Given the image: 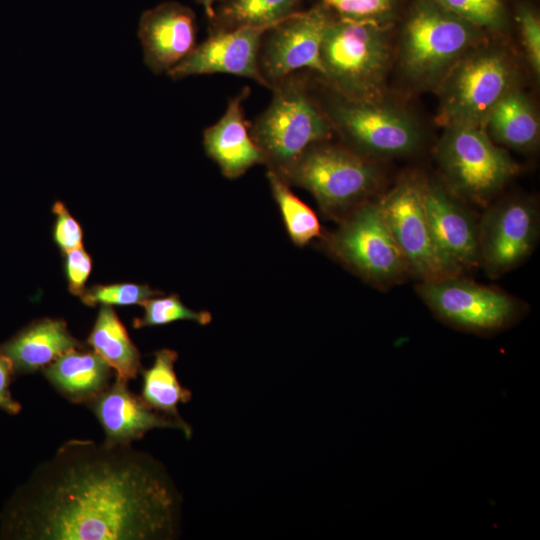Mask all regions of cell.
I'll list each match as a JSON object with an SVG mask.
<instances>
[{"mask_svg": "<svg viewBox=\"0 0 540 540\" xmlns=\"http://www.w3.org/2000/svg\"><path fill=\"white\" fill-rule=\"evenodd\" d=\"M334 17L319 3L307 11L293 13L265 33L259 67L270 88L301 69L323 76L321 47Z\"/></svg>", "mask_w": 540, "mask_h": 540, "instance_id": "8fae6325", "label": "cell"}, {"mask_svg": "<svg viewBox=\"0 0 540 540\" xmlns=\"http://www.w3.org/2000/svg\"><path fill=\"white\" fill-rule=\"evenodd\" d=\"M388 26L335 16L321 47L322 78L341 96L380 99L390 61Z\"/></svg>", "mask_w": 540, "mask_h": 540, "instance_id": "7a4b0ae2", "label": "cell"}, {"mask_svg": "<svg viewBox=\"0 0 540 540\" xmlns=\"http://www.w3.org/2000/svg\"><path fill=\"white\" fill-rule=\"evenodd\" d=\"M275 25L215 29L167 75L182 79L193 75L225 73L250 78L270 88L260 71L259 52L265 33Z\"/></svg>", "mask_w": 540, "mask_h": 540, "instance_id": "5bb4252c", "label": "cell"}, {"mask_svg": "<svg viewBox=\"0 0 540 540\" xmlns=\"http://www.w3.org/2000/svg\"><path fill=\"white\" fill-rule=\"evenodd\" d=\"M13 372L11 360L0 352V409L9 414H17L21 410V405L13 399L9 390Z\"/></svg>", "mask_w": 540, "mask_h": 540, "instance_id": "d6a6232c", "label": "cell"}, {"mask_svg": "<svg viewBox=\"0 0 540 540\" xmlns=\"http://www.w3.org/2000/svg\"><path fill=\"white\" fill-rule=\"evenodd\" d=\"M181 501L151 455L72 439L14 496L3 533L23 540H171L179 535Z\"/></svg>", "mask_w": 540, "mask_h": 540, "instance_id": "6da1fadb", "label": "cell"}, {"mask_svg": "<svg viewBox=\"0 0 540 540\" xmlns=\"http://www.w3.org/2000/svg\"><path fill=\"white\" fill-rule=\"evenodd\" d=\"M140 305L144 308V314L134 319L133 327L136 329L161 326L181 320L193 321L200 325H207L212 321L210 312L188 308L176 294L166 297L155 296L143 301Z\"/></svg>", "mask_w": 540, "mask_h": 540, "instance_id": "484cf974", "label": "cell"}, {"mask_svg": "<svg viewBox=\"0 0 540 540\" xmlns=\"http://www.w3.org/2000/svg\"><path fill=\"white\" fill-rule=\"evenodd\" d=\"M424 205L435 248L453 276L480 263L478 225L448 187L424 182Z\"/></svg>", "mask_w": 540, "mask_h": 540, "instance_id": "9a60e30c", "label": "cell"}, {"mask_svg": "<svg viewBox=\"0 0 540 540\" xmlns=\"http://www.w3.org/2000/svg\"><path fill=\"white\" fill-rule=\"evenodd\" d=\"M516 20L529 65L538 78L540 75V19L529 5H519Z\"/></svg>", "mask_w": 540, "mask_h": 540, "instance_id": "f546056e", "label": "cell"}, {"mask_svg": "<svg viewBox=\"0 0 540 540\" xmlns=\"http://www.w3.org/2000/svg\"><path fill=\"white\" fill-rule=\"evenodd\" d=\"M100 423L105 441L132 445L150 430L171 428L182 431L187 439L192 428L150 408L140 396L132 393L128 382L116 379L98 397L87 405Z\"/></svg>", "mask_w": 540, "mask_h": 540, "instance_id": "2e32d148", "label": "cell"}, {"mask_svg": "<svg viewBox=\"0 0 540 540\" xmlns=\"http://www.w3.org/2000/svg\"><path fill=\"white\" fill-rule=\"evenodd\" d=\"M278 174L286 182L311 192L321 208L331 215L363 203L380 180L377 167L365 156L325 142L309 147Z\"/></svg>", "mask_w": 540, "mask_h": 540, "instance_id": "8992f818", "label": "cell"}, {"mask_svg": "<svg viewBox=\"0 0 540 540\" xmlns=\"http://www.w3.org/2000/svg\"><path fill=\"white\" fill-rule=\"evenodd\" d=\"M417 292L442 322L465 332L496 333L512 325L521 313L506 294L457 276L423 281Z\"/></svg>", "mask_w": 540, "mask_h": 540, "instance_id": "30bf717a", "label": "cell"}, {"mask_svg": "<svg viewBox=\"0 0 540 540\" xmlns=\"http://www.w3.org/2000/svg\"><path fill=\"white\" fill-rule=\"evenodd\" d=\"M154 362L141 369L142 400L153 410L175 420L185 422L178 412V405L192 398L191 390L183 387L175 372L178 353L164 348L154 353Z\"/></svg>", "mask_w": 540, "mask_h": 540, "instance_id": "603a6c76", "label": "cell"}, {"mask_svg": "<svg viewBox=\"0 0 540 540\" xmlns=\"http://www.w3.org/2000/svg\"><path fill=\"white\" fill-rule=\"evenodd\" d=\"M332 128L360 154L393 157L410 154L421 142V131L406 111L380 99H351L336 93L325 108Z\"/></svg>", "mask_w": 540, "mask_h": 540, "instance_id": "ba28073f", "label": "cell"}, {"mask_svg": "<svg viewBox=\"0 0 540 540\" xmlns=\"http://www.w3.org/2000/svg\"><path fill=\"white\" fill-rule=\"evenodd\" d=\"M87 343L115 371L116 379L129 382L141 371L140 352L111 306H101Z\"/></svg>", "mask_w": 540, "mask_h": 540, "instance_id": "7402d4cb", "label": "cell"}, {"mask_svg": "<svg viewBox=\"0 0 540 540\" xmlns=\"http://www.w3.org/2000/svg\"><path fill=\"white\" fill-rule=\"evenodd\" d=\"M300 0H227L215 11L216 29L275 25L297 12Z\"/></svg>", "mask_w": 540, "mask_h": 540, "instance_id": "cb8c5ba5", "label": "cell"}, {"mask_svg": "<svg viewBox=\"0 0 540 540\" xmlns=\"http://www.w3.org/2000/svg\"><path fill=\"white\" fill-rule=\"evenodd\" d=\"M331 251L370 282L391 284L409 271L379 201L354 208L329 241Z\"/></svg>", "mask_w": 540, "mask_h": 540, "instance_id": "9c48e42d", "label": "cell"}, {"mask_svg": "<svg viewBox=\"0 0 540 540\" xmlns=\"http://www.w3.org/2000/svg\"><path fill=\"white\" fill-rule=\"evenodd\" d=\"M485 130L502 145L529 150L538 142L539 120L530 99L511 87L491 111Z\"/></svg>", "mask_w": 540, "mask_h": 540, "instance_id": "44dd1931", "label": "cell"}, {"mask_svg": "<svg viewBox=\"0 0 540 540\" xmlns=\"http://www.w3.org/2000/svg\"><path fill=\"white\" fill-rule=\"evenodd\" d=\"M250 94L244 87L231 98L221 118L203 133L206 154L227 178L243 175L252 166L266 163L265 156L248 130L244 117L243 101Z\"/></svg>", "mask_w": 540, "mask_h": 540, "instance_id": "ac0fdd59", "label": "cell"}, {"mask_svg": "<svg viewBox=\"0 0 540 540\" xmlns=\"http://www.w3.org/2000/svg\"><path fill=\"white\" fill-rule=\"evenodd\" d=\"M52 212L56 219L53 226V239L62 253L82 247L83 230L79 222L71 215L65 204L56 201Z\"/></svg>", "mask_w": 540, "mask_h": 540, "instance_id": "4dcf8cb0", "label": "cell"}, {"mask_svg": "<svg viewBox=\"0 0 540 540\" xmlns=\"http://www.w3.org/2000/svg\"><path fill=\"white\" fill-rule=\"evenodd\" d=\"M65 255L68 289L73 295L81 296L92 271V258L82 247L73 249Z\"/></svg>", "mask_w": 540, "mask_h": 540, "instance_id": "1f68e13d", "label": "cell"}, {"mask_svg": "<svg viewBox=\"0 0 540 540\" xmlns=\"http://www.w3.org/2000/svg\"><path fill=\"white\" fill-rule=\"evenodd\" d=\"M61 319L44 318L33 322L0 347L12 362L14 371L29 373L43 369L59 356L82 348Z\"/></svg>", "mask_w": 540, "mask_h": 540, "instance_id": "d6986e66", "label": "cell"}, {"mask_svg": "<svg viewBox=\"0 0 540 540\" xmlns=\"http://www.w3.org/2000/svg\"><path fill=\"white\" fill-rule=\"evenodd\" d=\"M267 177L293 243L301 247L320 236L321 226L314 211L290 190L287 182L274 170L270 169Z\"/></svg>", "mask_w": 540, "mask_h": 540, "instance_id": "d4e9b609", "label": "cell"}, {"mask_svg": "<svg viewBox=\"0 0 540 540\" xmlns=\"http://www.w3.org/2000/svg\"><path fill=\"white\" fill-rule=\"evenodd\" d=\"M538 212L523 199L493 206L478 225L479 257L489 274L500 275L519 265L538 238Z\"/></svg>", "mask_w": 540, "mask_h": 540, "instance_id": "4fadbf2b", "label": "cell"}, {"mask_svg": "<svg viewBox=\"0 0 540 540\" xmlns=\"http://www.w3.org/2000/svg\"><path fill=\"white\" fill-rule=\"evenodd\" d=\"M337 17L370 20L389 25L392 21L398 0H318Z\"/></svg>", "mask_w": 540, "mask_h": 540, "instance_id": "f1b7e54d", "label": "cell"}, {"mask_svg": "<svg viewBox=\"0 0 540 540\" xmlns=\"http://www.w3.org/2000/svg\"><path fill=\"white\" fill-rule=\"evenodd\" d=\"M481 31L436 0H416L401 34L402 71L416 85L438 86L455 63L479 44Z\"/></svg>", "mask_w": 540, "mask_h": 540, "instance_id": "3957f363", "label": "cell"}, {"mask_svg": "<svg viewBox=\"0 0 540 540\" xmlns=\"http://www.w3.org/2000/svg\"><path fill=\"white\" fill-rule=\"evenodd\" d=\"M424 182L408 175L378 201L409 270L429 281L453 275L433 242L424 205Z\"/></svg>", "mask_w": 540, "mask_h": 540, "instance_id": "7c38bea8", "label": "cell"}, {"mask_svg": "<svg viewBox=\"0 0 540 540\" xmlns=\"http://www.w3.org/2000/svg\"><path fill=\"white\" fill-rule=\"evenodd\" d=\"M436 156L449 190L478 203L495 195L518 172L509 154L475 126H445Z\"/></svg>", "mask_w": 540, "mask_h": 540, "instance_id": "52a82bcc", "label": "cell"}, {"mask_svg": "<svg viewBox=\"0 0 540 540\" xmlns=\"http://www.w3.org/2000/svg\"><path fill=\"white\" fill-rule=\"evenodd\" d=\"M159 294V291L153 290L146 284L115 283L93 285L85 289L80 298L85 305L91 307L97 304L126 306L140 305L143 301Z\"/></svg>", "mask_w": 540, "mask_h": 540, "instance_id": "83f0119b", "label": "cell"}, {"mask_svg": "<svg viewBox=\"0 0 540 540\" xmlns=\"http://www.w3.org/2000/svg\"><path fill=\"white\" fill-rule=\"evenodd\" d=\"M271 89V102L250 133L266 163L281 173L309 147L328 140L333 128L301 80L290 75Z\"/></svg>", "mask_w": 540, "mask_h": 540, "instance_id": "277c9868", "label": "cell"}, {"mask_svg": "<svg viewBox=\"0 0 540 540\" xmlns=\"http://www.w3.org/2000/svg\"><path fill=\"white\" fill-rule=\"evenodd\" d=\"M138 36L147 67L167 73L196 46L195 14L178 2L161 3L141 15Z\"/></svg>", "mask_w": 540, "mask_h": 540, "instance_id": "e0dca14e", "label": "cell"}, {"mask_svg": "<svg viewBox=\"0 0 540 540\" xmlns=\"http://www.w3.org/2000/svg\"><path fill=\"white\" fill-rule=\"evenodd\" d=\"M80 349L59 356L42 371L68 401L88 405L111 384L112 368L93 350Z\"/></svg>", "mask_w": 540, "mask_h": 540, "instance_id": "ffe728a7", "label": "cell"}, {"mask_svg": "<svg viewBox=\"0 0 540 540\" xmlns=\"http://www.w3.org/2000/svg\"><path fill=\"white\" fill-rule=\"evenodd\" d=\"M512 82V64L504 50L475 46L437 86L440 121L445 126L469 125L485 130L491 111L513 87Z\"/></svg>", "mask_w": 540, "mask_h": 540, "instance_id": "5b68a950", "label": "cell"}, {"mask_svg": "<svg viewBox=\"0 0 540 540\" xmlns=\"http://www.w3.org/2000/svg\"><path fill=\"white\" fill-rule=\"evenodd\" d=\"M479 29L500 30L507 23L504 0H436Z\"/></svg>", "mask_w": 540, "mask_h": 540, "instance_id": "4316f807", "label": "cell"}, {"mask_svg": "<svg viewBox=\"0 0 540 540\" xmlns=\"http://www.w3.org/2000/svg\"><path fill=\"white\" fill-rule=\"evenodd\" d=\"M200 5L203 6L204 10H205V13L206 15L208 16V18L210 20H213L214 16H215V9H214V5L216 2L220 1V0H196Z\"/></svg>", "mask_w": 540, "mask_h": 540, "instance_id": "836d02e7", "label": "cell"}]
</instances>
